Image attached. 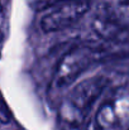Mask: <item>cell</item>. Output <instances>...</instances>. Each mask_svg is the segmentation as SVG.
Returning <instances> with one entry per match:
<instances>
[{"label": "cell", "mask_w": 129, "mask_h": 130, "mask_svg": "<svg viewBox=\"0 0 129 130\" xmlns=\"http://www.w3.org/2000/svg\"><path fill=\"white\" fill-rule=\"evenodd\" d=\"M91 6L90 0H58L49 5L41 17V29L44 33L61 32L84 18Z\"/></svg>", "instance_id": "cell-4"}, {"label": "cell", "mask_w": 129, "mask_h": 130, "mask_svg": "<svg viewBox=\"0 0 129 130\" xmlns=\"http://www.w3.org/2000/svg\"><path fill=\"white\" fill-rule=\"evenodd\" d=\"M129 33V0H108L99 9Z\"/></svg>", "instance_id": "cell-5"}, {"label": "cell", "mask_w": 129, "mask_h": 130, "mask_svg": "<svg viewBox=\"0 0 129 130\" xmlns=\"http://www.w3.org/2000/svg\"><path fill=\"white\" fill-rule=\"evenodd\" d=\"M95 56V49L89 45H77L65 53L56 67L52 87L56 91H63L72 86L75 81L92 64Z\"/></svg>", "instance_id": "cell-3"}, {"label": "cell", "mask_w": 129, "mask_h": 130, "mask_svg": "<svg viewBox=\"0 0 129 130\" xmlns=\"http://www.w3.org/2000/svg\"><path fill=\"white\" fill-rule=\"evenodd\" d=\"M94 130H129V82L113 87L99 106Z\"/></svg>", "instance_id": "cell-2"}, {"label": "cell", "mask_w": 129, "mask_h": 130, "mask_svg": "<svg viewBox=\"0 0 129 130\" xmlns=\"http://www.w3.org/2000/svg\"><path fill=\"white\" fill-rule=\"evenodd\" d=\"M108 86L109 78L104 75H96L72 87L60 104V130H85L86 120L94 104Z\"/></svg>", "instance_id": "cell-1"}]
</instances>
